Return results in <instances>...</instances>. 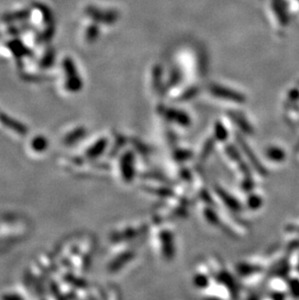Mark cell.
Returning <instances> with one entry per match:
<instances>
[{"instance_id": "1", "label": "cell", "mask_w": 299, "mask_h": 300, "mask_svg": "<svg viewBox=\"0 0 299 300\" xmlns=\"http://www.w3.org/2000/svg\"><path fill=\"white\" fill-rule=\"evenodd\" d=\"M158 252L164 260H172L176 255L175 235L167 226L160 225L155 234Z\"/></svg>"}, {"instance_id": "2", "label": "cell", "mask_w": 299, "mask_h": 300, "mask_svg": "<svg viewBox=\"0 0 299 300\" xmlns=\"http://www.w3.org/2000/svg\"><path fill=\"white\" fill-rule=\"evenodd\" d=\"M120 177L125 183H131L136 177V154L132 150L123 152L119 163Z\"/></svg>"}, {"instance_id": "3", "label": "cell", "mask_w": 299, "mask_h": 300, "mask_svg": "<svg viewBox=\"0 0 299 300\" xmlns=\"http://www.w3.org/2000/svg\"><path fill=\"white\" fill-rule=\"evenodd\" d=\"M85 12L88 17L95 20L97 23L114 24L120 18V14L116 10H106L95 6H88Z\"/></svg>"}, {"instance_id": "4", "label": "cell", "mask_w": 299, "mask_h": 300, "mask_svg": "<svg viewBox=\"0 0 299 300\" xmlns=\"http://www.w3.org/2000/svg\"><path fill=\"white\" fill-rule=\"evenodd\" d=\"M62 66L66 73V88L70 92H79L83 87V81L79 76L74 61L70 58H65L62 62Z\"/></svg>"}, {"instance_id": "5", "label": "cell", "mask_w": 299, "mask_h": 300, "mask_svg": "<svg viewBox=\"0 0 299 300\" xmlns=\"http://www.w3.org/2000/svg\"><path fill=\"white\" fill-rule=\"evenodd\" d=\"M209 92L212 96L218 98L219 100H226L234 103L246 102V97L243 94L217 84L211 85L209 87Z\"/></svg>"}, {"instance_id": "6", "label": "cell", "mask_w": 299, "mask_h": 300, "mask_svg": "<svg viewBox=\"0 0 299 300\" xmlns=\"http://www.w3.org/2000/svg\"><path fill=\"white\" fill-rule=\"evenodd\" d=\"M161 116L167 120H174L176 124L181 126H189L191 125V117L185 111H182L175 108H167L162 107L160 109Z\"/></svg>"}, {"instance_id": "7", "label": "cell", "mask_w": 299, "mask_h": 300, "mask_svg": "<svg viewBox=\"0 0 299 300\" xmlns=\"http://www.w3.org/2000/svg\"><path fill=\"white\" fill-rule=\"evenodd\" d=\"M216 194H217V196L220 199V200H222L223 204L225 206H227L226 208H229L232 212L239 213L241 209H242L241 204H240L239 201L235 200V198L233 196H231L230 194H227V192L224 191L220 187L216 188Z\"/></svg>"}, {"instance_id": "8", "label": "cell", "mask_w": 299, "mask_h": 300, "mask_svg": "<svg viewBox=\"0 0 299 300\" xmlns=\"http://www.w3.org/2000/svg\"><path fill=\"white\" fill-rule=\"evenodd\" d=\"M143 224H135V225H127L124 228L121 229L119 233H116V238L118 241H126L127 242L131 239H134L133 237L139 236L140 233L143 232Z\"/></svg>"}, {"instance_id": "9", "label": "cell", "mask_w": 299, "mask_h": 300, "mask_svg": "<svg viewBox=\"0 0 299 300\" xmlns=\"http://www.w3.org/2000/svg\"><path fill=\"white\" fill-rule=\"evenodd\" d=\"M264 153H265V157L272 162L282 163L286 160V151L279 146H275V145L268 146L265 149Z\"/></svg>"}, {"instance_id": "10", "label": "cell", "mask_w": 299, "mask_h": 300, "mask_svg": "<svg viewBox=\"0 0 299 300\" xmlns=\"http://www.w3.org/2000/svg\"><path fill=\"white\" fill-rule=\"evenodd\" d=\"M134 257V252L131 251L130 249H127V251H123L121 253V255L118 256L113 262H111L110 265V270L114 271V270H119V268L123 266L126 262H128L129 260Z\"/></svg>"}, {"instance_id": "11", "label": "cell", "mask_w": 299, "mask_h": 300, "mask_svg": "<svg viewBox=\"0 0 299 300\" xmlns=\"http://www.w3.org/2000/svg\"><path fill=\"white\" fill-rule=\"evenodd\" d=\"M213 136L216 141H220L221 143H225L228 139L229 130L228 127L224 124V121H220V120L216 121Z\"/></svg>"}, {"instance_id": "12", "label": "cell", "mask_w": 299, "mask_h": 300, "mask_svg": "<svg viewBox=\"0 0 299 300\" xmlns=\"http://www.w3.org/2000/svg\"><path fill=\"white\" fill-rule=\"evenodd\" d=\"M263 203V199L259 194H256L255 191H251L246 200V206L251 210H259Z\"/></svg>"}, {"instance_id": "13", "label": "cell", "mask_w": 299, "mask_h": 300, "mask_svg": "<svg viewBox=\"0 0 299 300\" xmlns=\"http://www.w3.org/2000/svg\"><path fill=\"white\" fill-rule=\"evenodd\" d=\"M100 34V26L98 23H93L91 24L87 30H86V33H85V37H86V40L90 43H94L96 41L99 39Z\"/></svg>"}, {"instance_id": "14", "label": "cell", "mask_w": 299, "mask_h": 300, "mask_svg": "<svg viewBox=\"0 0 299 300\" xmlns=\"http://www.w3.org/2000/svg\"><path fill=\"white\" fill-rule=\"evenodd\" d=\"M272 6H273V9L274 11L276 12V16L279 20L280 23L281 24H287L288 23V17L286 15V11H285V8L281 5L278 0H274L273 3H272Z\"/></svg>"}, {"instance_id": "15", "label": "cell", "mask_w": 299, "mask_h": 300, "mask_svg": "<svg viewBox=\"0 0 299 300\" xmlns=\"http://www.w3.org/2000/svg\"><path fill=\"white\" fill-rule=\"evenodd\" d=\"M162 79V69L160 65H155L153 68V87L155 90H160Z\"/></svg>"}, {"instance_id": "16", "label": "cell", "mask_w": 299, "mask_h": 300, "mask_svg": "<svg viewBox=\"0 0 299 300\" xmlns=\"http://www.w3.org/2000/svg\"><path fill=\"white\" fill-rule=\"evenodd\" d=\"M11 45L9 46L10 47V50H12L14 53H16L19 57H21V56H27V52H29L28 50H27V48H25L23 45H22V43H20V42H12V43H10Z\"/></svg>"}, {"instance_id": "17", "label": "cell", "mask_w": 299, "mask_h": 300, "mask_svg": "<svg viewBox=\"0 0 299 300\" xmlns=\"http://www.w3.org/2000/svg\"><path fill=\"white\" fill-rule=\"evenodd\" d=\"M180 80H181V73H180L178 69H174L172 70V72L170 73L169 79H168V87L172 88L178 85Z\"/></svg>"}, {"instance_id": "18", "label": "cell", "mask_w": 299, "mask_h": 300, "mask_svg": "<svg viewBox=\"0 0 299 300\" xmlns=\"http://www.w3.org/2000/svg\"><path fill=\"white\" fill-rule=\"evenodd\" d=\"M55 60V52L54 51H48V53L44 56L43 60L41 61V65L43 67H49L52 65V63Z\"/></svg>"}, {"instance_id": "19", "label": "cell", "mask_w": 299, "mask_h": 300, "mask_svg": "<svg viewBox=\"0 0 299 300\" xmlns=\"http://www.w3.org/2000/svg\"><path fill=\"white\" fill-rule=\"evenodd\" d=\"M28 15H29V12L24 10V11H21V12H16L15 15H6V16L4 17V19L6 20H9L10 19H12V18L15 17L16 20H18V19L20 20V19H24V18H26Z\"/></svg>"}]
</instances>
